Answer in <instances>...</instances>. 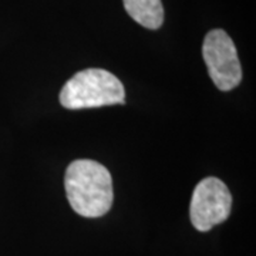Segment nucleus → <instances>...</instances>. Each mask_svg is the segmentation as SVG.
Wrapping results in <instances>:
<instances>
[{
	"mask_svg": "<svg viewBox=\"0 0 256 256\" xmlns=\"http://www.w3.org/2000/svg\"><path fill=\"white\" fill-rule=\"evenodd\" d=\"M66 195L74 212L84 218H98L111 210L114 192L108 170L92 160H76L64 178Z\"/></svg>",
	"mask_w": 256,
	"mask_h": 256,
	"instance_id": "nucleus-1",
	"label": "nucleus"
},
{
	"mask_svg": "<svg viewBox=\"0 0 256 256\" xmlns=\"http://www.w3.org/2000/svg\"><path fill=\"white\" fill-rule=\"evenodd\" d=\"M60 102L68 110L124 104L126 88L110 72L102 68H87L74 74L64 84L60 92Z\"/></svg>",
	"mask_w": 256,
	"mask_h": 256,
	"instance_id": "nucleus-2",
	"label": "nucleus"
},
{
	"mask_svg": "<svg viewBox=\"0 0 256 256\" xmlns=\"http://www.w3.org/2000/svg\"><path fill=\"white\" fill-rule=\"evenodd\" d=\"M204 62L210 80L220 92L234 90L242 80V67L232 38L220 28L210 30L202 44Z\"/></svg>",
	"mask_w": 256,
	"mask_h": 256,
	"instance_id": "nucleus-3",
	"label": "nucleus"
},
{
	"mask_svg": "<svg viewBox=\"0 0 256 256\" xmlns=\"http://www.w3.org/2000/svg\"><path fill=\"white\" fill-rule=\"evenodd\" d=\"M232 208V195L228 186L218 178H205L200 181L192 194L190 216L194 228L208 232L229 218Z\"/></svg>",
	"mask_w": 256,
	"mask_h": 256,
	"instance_id": "nucleus-4",
	"label": "nucleus"
},
{
	"mask_svg": "<svg viewBox=\"0 0 256 256\" xmlns=\"http://www.w3.org/2000/svg\"><path fill=\"white\" fill-rule=\"evenodd\" d=\"M124 8L138 24L156 30L164 23V8L161 0H122Z\"/></svg>",
	"mask_w": 256,
	"mask_h": 256,
	"instance_id": "nucleus-5",
	"label": "nucleus"
}]
</instances>
